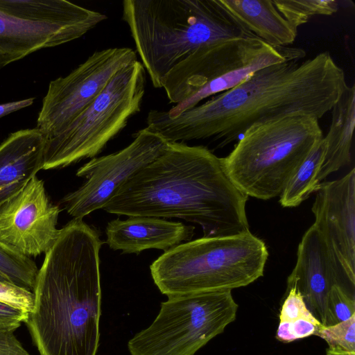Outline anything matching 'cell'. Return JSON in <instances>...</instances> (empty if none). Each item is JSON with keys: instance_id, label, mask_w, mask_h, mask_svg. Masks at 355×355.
Returning a JSON list of instances; mask_svg holds the SVG:
<instances>
[{"instance_id": "6da1fadb", "label": "cell", "mask_w": 355, "mask_h": 355, "mask_svg": "<svg viewBox=\"0 0 355 355\" xmlns=\"http://www.w3.org/2000/svg\"><path fill=\"white\" fill-rule=\"evenodd\" d=\"M347 87L345 73L328 51L259 69L233 88L171 118L151 110L149 130L168 142L213 138L223 148L253 125L295 115L322 118Z\"/></svg>"}, {"instance_id": "7a4b0ae2", "label": "cell", "mask_w": 355, "mask_h": 355, "mask_svg": "<svg viewBox=\"0 0 355 355\" xmlns=\"http://www.w3.org/2000/svg\"><path fill=\"white\" fill-rule=\"evenodd\" d=\"M248 196L207 147L168 142L165 150L132 176L103 209L128 216L178 218L199 225L205 237L250 231Z\"/></svg>"}, {"instance_id": "3957f363", "label": "cell", "mask_w": 355, "mask_h": 355, "mask_svg": "<svg viewBox=\"0 0 355 355\" xmlns=\"http://www.w3.org/2000/svg\"><path fill=\"white\" fill-rule=\"evenodd\" d=\"M102 243L95 230L73 218L45 253L25 322L40 355H97Z\"/></svg>"}, {"instance_id": "277c9868", "label": "cell", "mask_w": 355, "mask_h": 355, "mask_svg": "<svg viewBox=\"0 0 355 355\" xmlns=\"http://www.w3.org/2000/svg\"><path fill=\"white\" fill-rule=\"evenodd\" d=\"M122 19L155 88L164 77L198 49L255 36L216 0H124Z\"/></svg>"}, {"instance_id": "5b68a950", "label": "cell", "mask_w": 355, "mask_h": 355, "mask_svg": "<svg viewBox=\"0 0 355 355\" xmlns=\"http://www.w3.org/2000/svg\"><path fill=\"white\" fill-rule=\"evenodd\" d=\"M268 257L265 243L248 231L181 243L164 252L150 270L167 297L232 291L262 277Z\"/></svg>"}, {"instance_id": "8992f818", "label": "cell", "mask_w": 355, "mask_h": 355, "mask_svg": "<svg viewBox=\"0 0 355 355\" xmlns=\"http://www.w3.org/2000/svg\"><path fill=\"white\" fill-rule=\"evenodd\" d=\"M323 138L318 119L295 115L253 125L221 158L234 184L261 200L279 196L298 167Z\"/></svg>"}, {"instance_id": "52a82bcc", "label": "cell", "mask_w": 355, "mask_h": 355, "mask_svg": "<svg viewBox=\"0 0 355 355\" xmlns=\"http://www.w3.org/2000/svg\"><path fill=\"white\" fill-rule=\"evenodd\" d=\"M302 49L274 46L254 36L200 47L177 64L163 78L173 118L199 103L233 88L254 72L271 64L302 59Z\"/></svg>"}, {"instance_id": "ba28073f", "label": "cell", "mask_w": 355, "mask_h": 355, "mask_svg": "<svg viewBox=\"0 0 355 355\" xmlns=\"http://www.w3.org/2000/svg\"><path fill=\"white\" fill-rule=\"evenodd\" d=\"M146 73L141 62L119 70L94 101L60 130L45 135L42 170L94 158L140 112Z\"/></svg>"}, {"instance_id": "9c48e42d", "label": "cell", "mask_w": 355, "mask_h": 355, "mask_svg": "<svg viewBox=\"0 0 355 355\" xmlns=\"http://www.w3.org/2000/svg\"><path fill=\"white\" fill-rule=\"evenodd\" d=\"M232 291L168 297L153 322L128 342L130 355H194L236 317Z\"/></svg>"}, {"instance_id": "30bf717a", "label": "cell", "mask_w": 355, "mask_h": 355, "mask_svg": "<svg viewBox=\"0 0 355 355\" xmlns=\"http://www.w3.org/2000/svg\"><path fill=\"white\" fill-rule=\"evenodd\" d=\"M107 17L67 0H0V68L78 39Z\"/></svg>"}, {"instance_id": "8fae6325", "label": "cell", "mask_w": 355, "mask_h": 355, "mask_svg": "<svg viewBox=\"0 0 355 355\" xmlns=\"http://www.w3.org/2000/svg\"><path fill=\"white\" fill-rule=\"evenodd\" d=\"M137 61L128 47L96 51L68 75L49 83L37 119L45 135L56 132L82 113L121 69Z\"/></svg>"}, {"instance_id": "7c38bea8", "label": "cell", "mask_w": 355, "mask_h": 355, "mask_svg": "<svg viewBox=\"0 0 355 355\" xmlns=\"http://www.w3.org/2000/svg\"><path fill=\"white\" fill-rule=\"evenodd\" d=\"M168 143L146 127L137 131L124 148L92 158L77 171L76 175L86 181L62 198L64 209L73 218L79 219L103 209L132 176L165 150Z\"/></svg>"}, {"instance_id": "4fadbf2b", "label": "cell", "mask_w": 355, "mask_h": 355, "mask_svg": "<svg viewBox=\"0 0 355 355\" xmlns=\"http://www.w3.org/2000/svg\"><path fill=\"white\" fill-rule=\"evenodd\" d=\"M60 212L35 175L0 207V241L30 258L45 254L58 236Z\"/></svg>"}, {"instance_id": "5bb4252c", "label": "cell", "mask_w": 355, "mask_h": 355, "mask_svg": "<svg viewBox=\"0 0 355 355\" xmlns=\"http://www.w3.org/2000/svg\"><path fill=\"white\" fill-rule=\"evenodd\" d=\"M335 285L354 293L355 282L347 277L313 224L298 245L296 264L288 277L286 291L296 289L309 311L324 326L328 296Z\"/></svg>"}, {"instance_id": "9a60e30c", "label": "cell", "mask_w": 355, "mask_h": 355, "mask_svg": "<svg viewBox=\"0 0 355 355\" xmlns=\"http://www.w3.org/2000/svg\"><path fill=\"white\" fill-rule=\"evenodd\" d=\"M315 193L313 225L355 282V168L340 179L321 182Z\"/></svg>"}, {"instance_id": "2e32d148", "label": "cell", "mask_w": 355, "mask_h": 355, "mask_svg": "<svg viewBox=\"0 0 355 355\" xmlns=\"http://www.w3.org/2000/svg\"><path fill=\"white\" fill-rule=\"evenodd\" d=\"M193 230V226L164 218L128 216L107 223L106 242L111 249L125 254H139L148 249L166 252L182 241H189Z\"/></svg>"}, {"instance_id": "e0dca14e", "label": "cell", "mask_w": 355, "mask_h": 355, "mask_svg": "<svg viewBox=\"0 0 355 355\" xmlns=\"http://www.w3.org/2000/svg\"><path fill=\"white\" fill-rule=\"evenodd\" d=\"M44 147L37 127L12 132L0 144V207L42 170Z\"/></svg>"}, {"instance_id": "ac0fdd59", "label": "cell", "mask_w": 355, "mask_h": 355, "mask_svg": "<svg viewBox=\"0 0 355 355\" xmlns=\"http://www.w3.org/2000/svg\"><path fill=\"white\" fill-rule=\"evenodd\" d=\"M218 6L245 30L267 44L286 46L297 28L277 10L271 0H216Z\"/></svg>"}, {"instance_id": "d6986e66", "label": "cell", "mask_w": 355, "mask_h": 355, "mask_svg": "<svg viewBox=\"0 0 355 355\" xmlns=\"http://www.w3.org/2000/svg\"><path fill=\"white\" fill-rule=\"evenodd\" d=\"M329 131L324 137L327 148L318 175L321 182L331 173L349 164L355 125V85H347L331 109Z\"/></svg>"}, {"instance_id": "ffe728a7", "label": "cell", "mask_w": 355, "mask_h": 355, "mask_svg": "<svg viewBox=\"0 0 355 355\" xmlns=\"http://www.w3.org/2000/svg\"><path fill=\"white\" fill-rule=\"evenodd\" d=\"M326 148L323 137L298 167L279 196V203L282 207H297L315 192L320 183L318 175L324 159Z\"/></svg>"}, {"instance_id": "44dd1931", "label": "cell", "mask_w": 355, "mask_h": 355, "mask_svg": "<svg viewBox=\"0 0 355 355\" xmlns=\"http://www.w3.org/2000/svg\"><path fill=\"white\" fill-rule=\"evenodd\" d=\"M321 325L306 307L302 296L295 288L286 291L279 313L276 338L291 343L314 335Z\"/></svg>"}, {"instance_id": "7402d4cb", "label": "cell", "mask_w": 355, "mask_h": 355, "mask_svg": "<svg viewBox=\"0 0 355 355\" xmlns=\"http://www.w3.org/2000/svg\"><path fill=\"white\" fill-rule=\"evenodd\" d=\"M38 270L31 258L0 241V282L33 292Z\"/></svg>"}, {"instance_id": "603a6c76", "label": "cell", "mask_w": 355, "mask_h": 355, "mask_svg": "<svg viewBox=\"0 0 355 355\" xmlns=\"http://www.w3.org/2000/svg\"><path fill=\"white\" fill-rule=\"evenodd\" d=\"M279 13L293 26L306 23L315 15H331L339 8L336 0H274Z\"/></svg>"}, {"instance_id": "cb8c5ba5", "label": "cell", "mask_w": 355, "mask_h": 355, "mask_svg": "<svg viewBox=\"0 0 355 355\" xmlns=\"http://www.w3.org/2000/svg\"><path fill=\"white\" fill-rule=\"evenodd\" d=\"M314 335L327 342L328 349L355 354V315L334 325H320Z\"/></svg>"}, {"instance_id": "d4e9b609", "label": "cell", "mask_w": 355, "mask_h": 355, "mask_svg": "<svg viewBox=\"0 0 355 355\" xmlns=\"http://www.w3.org/2000/svg\"><path fill=\"white\" fill-rule=\"evenodd\" d=\"M355 315V293L335 285L331 290L327 303L324 326H331L349 319Z\"/></svg>"}, {"instance_id": "484cf974", "label": "cell", "mask_w": 355, "mask_h": 355, "mask_svg": "<svg viewBox=\"0 0 355 355\" xmlns=\"http://www.w3.org/2000/svg\"><path fill=\"white\" fill-rule=\"evenodd\" d=\"M0 301L29 313L33 306L34 295L32 291L0 282Z\"/></svg>"}, {"instance_id": "4316f807", "label": "cell", "mask_w": 355, "mask_h": 355, "mask_svg": "<svg viewBox=\"0 0 355 355\" xmlns=\"http://www.w3.org/2000/svg\"><path fill=\"white\" fill-rule=\"evenodd\" d=\"M0 355H31L10 330H0Z\"/></svg>"}, {"instance_id": "83f0119b", "label": "cell", "mask_w": 355, "mask_h": 355, "mask_svg": "<svg viewBox=\"0 0 355 355\" xmlns=\"http://www.w3.org/2000/svg\"><path fill=\"white\" fill-rule=\"evenodd\" d=\"M28 313L9 304L0 301V322L20 327L25 322Z\"/></svg>"}, {"instance_id": "f1b7e54d", "label": "cell", "mask_w": 355, "mask_h": 355, "mask_svg": "<svg viewBox=\"0 0 355 355\" xmlns=\"http://www.w3.org/2000/svg\"><path fill=\"white\" fill-rule=\"evenodd\" d=\"M34 102V98H28L19 101H15L0 104V118L21 109L31 105Z\"/></svg>"}, {"instance_id": "f546056e", "label": "cell", "mask_w": 355, "mask_h": 355, "mask_svg": "<svg viewBox=\"0 0 355 355\" xmlns=\"http://www.w3.org/2000/svg\"><path fill=\"white\" fill-rule=\"evenodd\" d=\"M18 327L11 324L0 322V330H10L15 331Z\"/></svg>"}, {"instance_id": "4dcf8cb0", "label": "cell", "mask_w": 355, "mask_h": 355, "mask_svg": "<svg viewBox=\"0 0 355 355\" xmlns=\"http://www.w3.org/2000/svg\"><path fill=\"white\" fill-rule=\"evenodd\" d=\"M326 355H355V354H351L345 353V352L332 351V350L327 349V352H326Z\"/></svg>"}]
</instances>
